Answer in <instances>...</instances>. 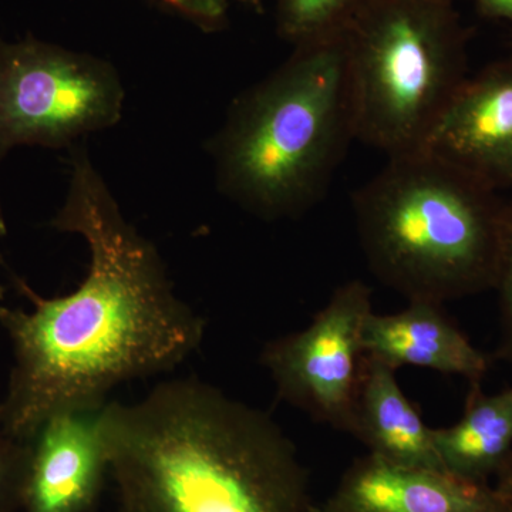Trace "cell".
Masks as SVG:
<instances>
[{"instance_id":"1","label":"cell","mask_w":512,"mask_h":512,"mask_svg":"<svg viewBox=\"0 0 512 512\" xmlns=\"http://www.w3.org/2000/svg\"><path fill=\"white\" fill-rule=\"evenodd\" d=\"M70 158L69 188L52 227L86 241V279L73 293L47 299L13 276L33 311L0 306L13 349L0 421L19 441L32 439L53 414L103 409L119 384L170 372L205 335V320L178 298L156 245L126 220L84 144Z\"/></svg>"},{"instance_id":"2","label":"cell","mask_w":512,"mask_h":512,"mask_svg":"<svg viewBox=\"0 0 512 512\" xmlns=\"http://www.w3.org/2000/svg\"><path fill=\"white\" fill-rule=\"evenodd\" d=\"M116 512H311L298 448L268 413L200 379L101 412Z\"/></svg>"},{"instance_id":"3","label":"cell","mask_w":512,"mask_h":512,"mask_svg":"<svg viewBox=\"0 0 512 512\" xmlns=\"http://www.w3.org/2000/svg\"><path fill=\"white\" fill-rule=\"evenodd\" d=\"M355 140L343 32L296 46L271 76L242 93L212 138L222 194L266 221L318 204Z\"/></svg>"},{"instance_id":"4","label":"cell","mask_w":512,"mask_h":512,"mask_svg":"<svg viewBox=\"0 0 512 512\" xmlns=\"http://www.w3.org/2000/svg\"><path fill=\"white\" fill-rule=\"evenodd\" d=\"M352 205L367 266L407 302L444 305L497 284L507 207L456 165L426 150L390 157Z\"/></svg>"},{"instance_id":"5","label":"cell","mask_w":512,"mask_h":512,"mask_svg":"<svg viewBox=\"0 0 512 512\" xmlns=\"http://www.w3.org/2000/svg\"><path fill=\"white\" fill-rule=\"evenodd\" d=\"M343 37L355 140L387 158L423 150L467 79L450 0H369Z\"/></svg>"},{"instance_id":"6","label":"cell","mask_w":512,"mask_h":512,"mask_svg":"<svg viewBox=\"0 0 512 512\" xmlns=\"http://www.w3.org/2000/svg\"><path fill=\"white\" fill-rule=\"evenodd\" d=\"M126 90L113 64L32 35L0 39V163L19 146L72 148L116 126Z\"/></svg>"},{"instance_id":"7","label":"cell","mask_w":512,"mask_h":512,"mask_svg":"<svg viewBox=\"0 0 512 512\" xmlns=\"http://www.w3.org/2000/svg\"><path fill=\"white\" fill-rule=\"evenodd\" d=\"M373 312L372 289L345 282L299 332L266 343L261 365L279 399L340 433H355L363 335Z\"/></svg>"},{"instance_id":"8","label":"cell","mask_w":512,"mask_h":512,"mask_svg":"<svg viewBox=\"0 0 512 512\" xmlns=\"http://www.w3.org/2000/svg\"><path fill=\"white\" fill-rule=\"evenodd\" d=\"M423 150L491 188L512 184V57L464 80Z\"/></svg>"},{"instance_id":"9","label":"cell","mask_w":512,"mask_h":512,"mask_svg":"<svg viewBox=\"0 0 512 512\" xmlns=\"http://www.w3.org/2000/svg\"><path fill=\"white\" fill-rule=\"evenodd\" d=\"M100 410L53 414L29 443L23 510L90 512L109 478Z\"/></svg>"},{"instance_id":"10","label":"cell","mask_w":512,"mask_h":512,"mask_svg":"<svg viewBox=\"0 0 512 512\" xmlns=\"http://www.w3.org/2000/svg\"><path fill=\"white\" fill-rule=\"evenodd\" d=\"M328 503L339 512H508L493 485L436 468L403 466L372 454L357 458Z\"/></svg>"},{"instance_id":"11","label":"cell","mask_w":512,"mask_h":512,"mask_svg":"<svg viewBox=\"0 0 512 512\" xmlns=\"http://www.w3.org/2000/svg\"><path fill=\"white\" fill-rule=\"evenodd\" d=\"M365 355L393 369L419 367L460 376L478 384L488 369L487 357L448 318L443 305L413 301L396 313L367 318Z\"/></svg>"},{"instance_id":"12","label":"cell","mask_w":512,"mask_h":512,"mask_svg":"<svg viewBox=\"0 0 512 512\" xmlns=\"http://www.w3.org/2000/svg\"><path fill=\"white\" fill-rule=\"evenodd\" d=\"M396 372L365 355L353 437L365 444L369 454L390 463L446 470L437 453L433 429L404 394Z\"/></svg>"},{"instance_id":"13","label":"cell","mask_w":512,"mask_h":512,"mask_svg":"<svg viewBox=\"0 0 512 512\" xmlns=\"http://www.w3.org/2000/svg\"><path fill=\"white\" fill-rule=\"evenodd\" d=\"M433 436L448 473L488 484L512 454V387L488 396L474 384L463 417Z\"/></svg>"},{"instance_id":"14","label":"cell","mask_w":512,"mask_h":512,"mask_svg":"<svg viewBox=\"0 0 512 512\" xmlns=\"http://www.w3.org/2000/svg\"><path fill=\"white\" fill-rule=\"evenodd\" d=\"M369 0H278L279 30L296 46L343 32Z\"/></svg>"},{"instance_id":"15","label":"cell","mask_w":512,"mask_h":512,"mask_svg":"<svg viewBox=\"0 0 512 512\" xmlns=\"http://www.w3.org/2000/svg\"><path fill=\"white\" fill-rule=\"evenodd\" d=\"M29 443L9 436L0 421V512H16L23 508Z\"/></svg>"},{"instance_id":"16","label":"cell","mask_w":512,"mask_h":512,"mask_svg":"<svg viewBox=\"0 0 512 512\" xmlns=\"http://www.w3.org/2000/svg\"><path fill=\"white\" fill-rule=\"evenodd\" d=\"M495 288L500 291L503 315V356L512 363V204L507 205V224L500 271Z\"/></svg>"},{"instance_id":"17","label":"cell","mask_w":512,"mask_h":512,"mask_svg":"<svg viewBox=\"0 0 512 512\" xmlns=\"http://www.w3.org/2000/svg\"><path fill=\"white\" fill-rule=\"evenodd\" d=\"M202 25H215L224 18L227 0H164Z\"/></svg>"},{"instance_id":"18","label":"cell","mask_w":512,"mask_h":512,"mask_svg":"<svg viewBox=\"0 0 512 512\" xmlns=\"http://www.w3.org/2000/svg\"><path fill=\"white\" fill-rule=\"evenodd\" d=\"M477 3L483 15L507 20L512 26V0H477Z\"/></svg>"},{"instance_id":"19","label":"cell","mask_w":512,"mask_h":512,"mask_svg":"<svg viewBox=\"0 0 512 512\" xmlns=\"http://www.w3.org/2000/svg\"><path fill=\"white\" fill-rule=\"evenodd\" d=\"M495 494L504 500L505 503L512 504V454L505 461L504 466L495 476L493 485Z\"/></svg>"},{"instance_id":"20","label":"cell","mask_w":512,"mask_h":512,"mask_svg":"<svg viewBox=\"0 0 512 512\" xmlns=\"http://www.w3.org/2000/svg\"><path fill=\"white\" fill-rule=\"evenodd\" d=\"M311 512H339V511H336L335 508H333L332 505H330L328 503V501H325V503H322V504L313 503Z\"/></svg>"},{"instance_id":"21","label":"cell","mask_w":512,"mask_h":512,"mask_svg":"<svg viewBox=\"0 0 512 512\" xmlns=\"http://www.w3.org/2000/svg\"><path fill=\"white\" fill-rule=\"evenodd\" d=\"M244 2H247L248 5L254 6V8H259V6H261L262 0H244Z\"/></svg>"},{"instance_id":"22","label":"cell","mask_w":512,"mask_h":512,"mask_svg":"<svg viewBox=\"0 0 512 512\" xmlns=\"http://www.w3.org/2000/svg\"><path fill=\"white\" fill-rule=\"evenodd\" d=\"M3 299H5V288H3L2 285H0V302H2Z\"/></svg>"},{"instance_id":"23","label":"cell","mask_w":512,"mask_h":512,"mask_svg":"<svg viewBox=\"0 0 512 512\" xmlns=\"http://www.w3.org/2000/svg\"><path fill=\"white\" fill-rule=\"evenodd\" d=\"M508 512H512V508H511V510H510V511H508Z\"/></svg>"}]
</instances>
